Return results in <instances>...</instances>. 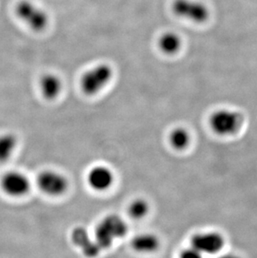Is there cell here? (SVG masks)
I'll return each mask as SVG.
<instances>
[{
    "instance_id": "cell-1",
    "label": "cell",
    "mask_w": 257,
    "mask_h": 258,
    "mask_svg": "<svg viewBox=\"0 0 257 258\" xmlns=\"http://www.w3.org/2000/svg\"><path fill=\"white\" fill-rule=\"evenodd\" d=\"M244 120V116L238 110L220 109L211 114L209 124L215 134L221 137H231L240 132Z\"/></svg>"
},
{
    "instance_id": "cell-2",
    "label": "cell",
    "mask_w": 257,
    "mask_h": 258,
    "mask_svg": "<svg viewBox=\"0 0 257 258\" xmlns=\"http://www.w3.org/2000/svg\"><path fill=\"white\" fill-rule=\"evenodd\" d=\"M128 227L124 220L117 215H109L103 218L95 230V238L101 250L108 248L114 241L125 236Z\"/></svg>"
},
{
    "instance_id": "cell-3",
    "label": "cell",
    "mask_w": 257,
    "mask_h": 258,
    "mask_svg": "<svg viewBox=\"0 0 257 258\" xmlns=\"http://www.w3.org/2000/svg\"><path fill=\"white\" fill-rule=\"evenodd\" d=\"M114 71L108 63H99L88 70L80 80L83 93L89 96L97 95L111 81Z\"/></svg>"
},
{
    "instance_id": "cell-4",
    "label": "cell",
    "mask_w": 257,
    "mask_h": 258,
    "mask_svg": "<svg viewBox=\"0 0 257 258\" xmlns=\"http://www.w3.org/2000/svg\"><path fill=\"white\" fill-rule=\"evenodd\" d=\"M15 14L34 31H44L49 25V19L47 13L29 0H21L15 6Z\"/></svg>"
},
{
    "instance_id": "cell-5",
    "label": "cell",
    "mask_w": 257,
    "mask_h": 258,
    "mask_svg": "<svg viewBox=\"0 0 257 258\" xmlns=\"http://www.w3.org/2000/svg\"><path fill=\"white\" fill-rule=\"evenodd\" d=\"M171 10L175 16L196 24L206 23L211 15L208 6L199 0H173Z\"/></svg>"
},
{
    "instance_id": "cell-6",
    "label": "cell",
    "mask_w": 257,
    "mask_h": 258,
    "mask_svg": "<svg viewBox=\"0 0 257 258\" xmlns=\"http://www.w3.org/2000/svg\"><path fill=\"white\" fill-rule=\"evenodd\" d=\"M226 240L218 231H201L190 238V246L203 255L218 254L223 249Z\"/></svg>"
},
{
    "instance_id": "cell-7",
    "label": "cell",
    "mask_w": 257,
    "mask_h": 258,
    "mask_svg": "<svg viewBox=\"0 0 257 258\" xmlns=\"http://www.w3.org/2000/svg\"><path fill=\"white\" fill-rule=\"evenodd\" d=\"M36 182L39 190L50 197L63 195L69 187L68 179L60 172L52 170L39 173Z\"/></svg>"
},
{
    "instance_id": "cell-8",
    "label": "cell",
    "mask_w": 257,
    "mask_h": 258,
    "mask_svg": "<svg viewBox=\"0 0 257 258\" xmlns=\"http://www.w3.org/2000/svg\"><path fill=\"white\" fill-rule=\"evenodd\" d=\"M0 187L3 191L12 198H21L29 193L31 182L25 174L19 171L5 173L0 180Z\"/></svg>"
},
{
    "instance_id": "cell-9",
    "label": "cell",
    "mask_w": 257,
    "mask_h": 258,
    "mask_svg": "<svg viewBox=\"0 0 257 258\" xmlns=\"http://www.w3.org/2000/svg\"><path fill=\"white\" fill-rule=\"evenodd\" d=\"M88 184L96 191H105L114 181L113 171L107 166H96L90 169L87 175Z\"/></svg>"
},
{
    "instance_id": "cell-10",
    "label": "cell",
    "mask_w": 257,
    "mask_h": 258,
    "mask_svg": "<svg viewBox=\"0 0 257 258\" xmlns=\"http://www.w3.org/2000/svg\"><path fill=\"white\" fill-rule=\"evenodd\" d=\"M72 240L76 246L80 247L83 253L88 257H95L102 251L94 237L85 228L77 227L72 232Z\"/></svg>"
},
{
    "instance_id": "cell-11",
    "label": "cell",
    "mask_w": 257,
    "mask_h": 258,
    "mask_svg": "<svg viewBox=\"0 0 257 258\" xmlns=\"http://www.w3.org/2000/svg\"><path fill=\"white\" fill-rule=\"evenodd\" d=\"M39 88L42 95L46 100H53L62 92L63 83L54 74H45L39 80Z\"/></svg>"
},
{
    "instance_id": "cell-12",
    "label": "cell",
    "mask_w": 257,
    "mask_h": 258,
    "mask_svg": "<svg viewBox=\"0 0 257 258\" xmlns=\"http://www.w3.org/2000/svg\"><path fill=\"white\" fill-rule=\"evenodd\" d=\"M160 245V239L156 235L150 232L141 233L131 241V246L140 253H151L156 251Z\"/></svg>"
},
{
    "instance_id": "cell-13",
    "label": "cell",
    "mask_w": 257,
    "mask_h": 258,
    "mask_svg": "<svg viewBox=\"0 0 257 258\" xmlns=\"http://www.w3.org/2000/svg\"><path fill=\"white\" fill-rule=\"evenodd\" d=\"M158 48L163 54L175 55L181 49V37L175 32H165L158 39Z\"/></svg>"
},
{
    "instance_id": "cell-14",
    "label": "cell",
    "mask_w": 257,
    "mask_h": 258,
    "mask_svg": "<svg viewBox=\"0 0 257 258\" xmlns=\"http://www.w3.org/2000/svg\"><path fill=\"white\" fill-rule=\"evenodd\" d=\"M18 146V138L12 133L0 134V162L10 160Z\"/></svg>"
},
{
    "instance_id": "cell-15",
    "label": "cell",
    "mask_w": 257,
    "mask_h": 258,
    "mask_svg": "<svg viewBox=\"0 0 257 258\" xmlns=\"http://www.w3.org/2000/svg\"><path fill=\"white\" fill-rule=\"evenodd\" d=\"M191 137L189 132L183 127H176L169 135V142L173 148L177 151H183L189 146Z\"/></svg>"
},
{
    "instance_id": "cell-16",
    "label": "cell",
    "mask_w": 257,
    "mask_h": 258,
    "mask_svg": "<svg viewBox=\"0 0 257 258\" xmlns=\"http://www.w3.org/2000/svg\"><path fill=\"white\" fill-rule=\"evenodd\" d=\"M150 210V205L148 202L143 198H137L131 202L128 207V215L134 220L143 219L147 216Z\"/></svg>"
},
{
    "instance_id": "cell-17",
    "label": "cell",
    "mask_w": 257,
    "mask_h": 258,
    "mask_svg": "<svg viewBox=\"0 0 257 258\" xmlns=\"http://www.w3.org/2000/svg\"><path fill=\"white\" fill-rule=\"evenodd\" d=\"M179 258H205V256L200 251L189 246V248L184 249L180 252Z\"/></svg>"
},
{
    "instance_id": "cell-18",
    "label": "cell",
    "mask_w": 257,
    "mask_h": 258,
    "mask_svg": "<svg viewBox=\"0 0 257 258\" xmlns=\"http://www.w3.org/2000/svg\"><path fill=\"white\" fill-rule=\"evenodd\" d=\"M216 258H241L240 256H238L236 254L233 253H226L221 254L220 256H217Z\"/></svg>"
}]
</instances>
